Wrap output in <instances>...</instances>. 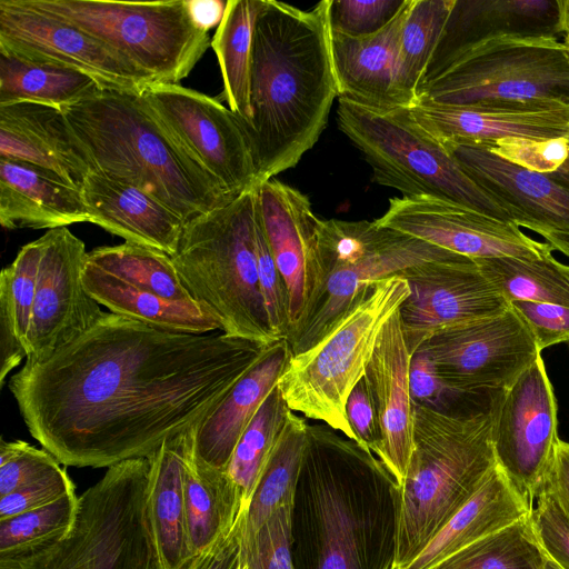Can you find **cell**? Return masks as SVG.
<instances>
[{"label":"cell","mask_w":569,"mask_h":569,"mask_svg":"<svg viewBox=\"0 0 569 569\" xmlns=\"http://www.w3.org/2000/svg\"><path fill=\"white\" fill-rule=\"evenodd\" d=\"M148 458L107 469L79 497L69 533L47 546L0 559V569H157L146 515Z\"/></svg>","instance_id":"8"},{"label":"cell","mask_w":569,"mask_h":569,"mask_svg":"<svg viewBox=\"0 0 569 569\" xmlns=\"http://www.w3.org/2000/svg\"><path fill=\"white\" fill-rule=\"evenodd\" d=\"M291 412L276 387L240 437L226 471L241 489L246 507Z\"/></svg>","instance_id":"42"},{"label":"cell","mask_w":569,"mask_h":569,"mask_svg":"<svg viewBox=\"0 0 569 569\" xmlns=\"http://www.w3.org/2000/svg\"><path fill=\"white\" fill-rule=\"evenodd\" d=\"M545 569H560L553 561L547 560Z\"/></svg>","instance_id":"59"},{"label":"cell","mask_w":569,"mask_h":569,"mask_svg":"<svg viewBox=\"0 0 569 569\" xmlns=\"http://www.w3.org/2000/svg\"><path fill=\"white\" fill-rule=\"evenodd\" d=\"M269 345L112 312L9 381L30 435L64 466L147 458L214 409Z\"/></svg>","instance_id":"1"},{"label":"cell","mask_w":569,"mask_h":569,"mask_svg":"<svg viewBox=\"0 0 569 569\" xmlns=\"http://www.w3.org/2000/svg\"><path fill=\"white\" fill-rule=\"evenodd\" d=\"M547 560L529 513L429 569H545Z\"/></svg>","instance_id":"39"},{"label":"cell","mask_w":569,"mask_h":569,"mask_svg":"<svg viewBox=\"0 0 569 569\" xmlns=\"http://www.w3.org/2000/svg\"><path fill=\"white\" fill-rule=\"evenodd\" d=\"M42 253L40 238L24 244L0 273V383L27 358L37 276Z\"/></svg>","instance_id":"35"},{"label":"cell","mask_w":569,"mask_h":569,"mask_svg":"<svg viewBox=\"0 0 569 569\" xmlns=\"http://www.w3.org/2000/svg\"><path fill=\"white\" fill-rule=\"evenodd\" d=\"M254 248L259 286L271 330L276 339L287 340L291 329L289 295L263 231L258 198L254 222Z\"/></svg>","instance_id":"44"},{"label":"cell","mask_w":569,"mask_h":569,"mask_svg":"<svg viewBox=\"0 0 569 569\" xmlns=\"http://www.w3.org/2000/svg\"><path fill=\"white\" fill-rule=\"evenodd\" d=\"M418 350L431 359L456 395L506 390L541 355L510 306L497 316L441 331Z\"/></svg>","instance_id":"14"},{"label":"cell","mask_w":569,"mask_h":569,"mask_svg":"<svg viewBox=\"0 0 569 569\" xmlns=\"http://www.w3.org/2000/svg\"><path fill=\"white\" fill-rule=\"evenodd\" d=\"M256 190L263 231L289 295L290 336L311 297L320 218L306 194L274 178Z\"/></svg>","instance_id":"22"},{"label":"cell","mask_w":569,"mask_h":569,"mask_svg":"<svg viewBox=\"0 0 569 569\" xmlns=\"http://www.w3.org/2000/svg\"><path fill=\"white\" fill-rule=\"evenodd\" d=\"M409 383L413 402L428 408L442 410L448 395H453L440 379L431 359L421 350L411 357Z\"/></svg>","instance_id":"53"},{"label":"cell","mask_w":569,"mask_h":569,"mask_svg":"<svg viewBox=\"0 0 569 569\" xmlns=\"http://www.w3.org/2000/svg\"><path fill=\"white\" fill-rule=\"evenodd\" d=\"M337 113L339 128L371 166L375 182L406 198L452 202L511 221L409 108L376 111L339 98Z\"/></svg>","instance_id":"10"},{"label":"cell","mask_w":569,"mask_h":569,"mask_svg":"<svg viewBox=\"0 0 569 569\" xmlns=\"http://www.w3.org/2000/svg\"><path fill=\"white\" fill-rule=\"evenodd\" d=\"M568 142H569V134H568ZM552 174L559 179L560 181L565 182L569 186V154L566 159V161L562 163V166Z\"/></svg>","instance_id":"57"},{"label":"cell","mask_w":569,"mask_h":569,"mask_svg":"<svg viewBox=\"0 0 569 569\" xmlns=\"http://www.w3.org/2000/svg\"><path fill=\"white\" fill-rule=\"evenodd\" d=\"M79 497L71 492L44 507L0 519V559L41 548L71 530Z\"/></svg>","instance_id":"43"},{"label":"cell","mask_w":569,"mask_h":569,"mask_svg":"<svg viewBox=\"0 0 569 569\" xmlns=\"http://www.w3.org/2000/svg\"><path fill=\"white\" fill-rule=\"evenodd\" d=\"M40 240L42 253L27 335L26 362L31 363L77 339L104 313L82 283L88 254L83 241L67 227L50 229Z\"/></svg>","instance_id":"17"},{"label":"cell","mask_w":569,"mask_h":569,"mask_svg":"<svg viewBox=\"0 0 569 569\" xmlns=\"http://www.w3.org/2000/svg\"><path fill=\"white\" fill-rule=\"evenodd\" d=\"M491 401L473 413L413 408V449L401 483L396 569H405L487 481L497 461Z\"/></svg>","instance_id":"5"},{"label":"cell","mask_w":569,"mask_h":569,"mask_svg":"<svg viewBox=\"0 0 569 569\" xmlns=\"http://www.w3.org/2000/svg\"><path fill=\"white\" fill-rule=\"evenodd\" d=\"M76 492V486L64 468L29 486L0 497V519L50 505Z\"/></svg>","instance_id":"51"},{"label":"cell","mask_w":569,"mask_h":569,"mask_svg":"<svg viewBox=\"0 0 569 569\" xmlns=\"http://www.w3.org/2000/svg\"><path fill=\"white\" fill-rule=\"evenodd\" d=\"M266 0H227L222 21L211 40L229 109L241 123L251 119L250 69L253 30Z\"/></svg>","instance_id":"36"},{"label":"cell","mask_w":569,"mask_h":569,"mask_svg":"<svg viewBox=\"0 0 569 569\" xmlns=\"http://www.w3.org/2000/svg\"><path fill=\"white\" fill-rule=\"evenodd\" d=\"M62 112L91 171L146 190L186 223L236 198L167 131L141 93L99 87Z\"/></svg>","instance_id":"4"},{"label":"cell","mask_w":569,"mask_h":569,"mask_svg":"<svg viewBox=\"0 0 569 569\" xmlns=\"http://www.w3.org/2000/svg\"><path fill=\"white\" fill-rule=\"evenodd\" d=\"M290 523L291 505L277 509L251 540L241 543V569H295Z\"/></svg>","instance_id":"45"},{"label":"cell","mask_w":569,"mask_h":569,"mask_svg":"<svg viewBox=\"0 0 569 569\" xmlns=\"http://www.w3.org/2000/svg\"><path fill=\"white\" fill-rule=\"evenodd\" d=\"M98 88L87 74L0 52V106L33 102L62 110Z\"/></svg>","instance_id":"37"},{"label":"cell","mask_w":569,"mask_h":569,"mask_svg":"<svg viewBox=\"0 0 569 569\" xmlns=\"http://www.w3.org/2000/svg\"><path fill=\"white\" fill-rule=\"evenodd\" d=\"M61 468L44 448L38 449L22 440L0 443V497L37 482Z\"/></svg>","instance_id":"47"},{"label":"cell","mask_w":569,"mask_h":569,"mask_svg":"<svg viewBox=\"0 0 569 569\" xmlns=\"http://www.w3.org/2000/svg\"><path fill=\"white\" fill-rule=\"evenodd\" d=\"M410 2L375 34L351 38L330 31L338 98L376 111L411 106L398 82L399 38Z\"/></svg>","instance_id":"26"},{"label":"cell","mask_w":569,"mask_h":569,"mask_svg":"<svg viewBox=\"0 0 569 569\" xmlns=\"http://www.w3.org/2000/svg\"><path fill=\"white\" fill-rule=\"evenodd\" d=\"M563 40L569 44V33H566V36L563 37Z\"/></svg>","instance_id":"60"},{"label":"cell","mask_w":569,"mask_h":569,"mask_svg":"<svg viewBox=\"0 0 569 569\" xmlns=\"http://www.w3.org/2000/svg\"><path fill=\"white\" fill-rule=\"evenodd\" d=\"M441 143L515 224L538 233L553 251L569 257L568 184L552 173L518 167L481 143Z\"/></svg>","instance_id":"20"},{"label":"cell","mask_w":569,"mask_h":569,"mask_svg":"<svg viewBox=\"0 0 569 569\" xmlns=\"http://www.w3.org/2000/svg\"><path fill=\"white\" fill-rule=\"evenodd\" d=\"M481 144L502 159L539 173L557 171L569 154L568 137L546 140L511 137Z\"/></svg>","instance_id":"49"},{"label":"cell","mask_w":569,"mask_h":569,"mask_svg":"<svg viewBox=\"0 0 569 569\" xmlns=\"http://www.w3.org/2000/svg\"><path fill=\"white\" fill-rule=\"evenodd\" d=\"M500 34L563 38L562 0H453L421 88L432 81L456 53Z\"/></svg>","instance_id":"24"},{"label":"cell","mask_w":569,"mask_h":569,"mask_svg":"<svg viewBox=\"0 0 569 569\" xmlns=\"http://www.w3.org/2000/svg\"><path fill=\"white\" fill-rule=\"evenodd\" d=\"M256 212L251 189L193 218L171 258L190 297L221 322L224 335L270 345L278 339L259 286Z\"/></svg>","instance_id":"6"},{"label":"cell","mask_w":569,"mask_h":569,"mask_svg":"<svg viewBox=\"0 0 569 569\" xmlns=\"http://www.w3.org/2000/svg\"><path fill=\"white\" fill-rule=\"evenodd\" d=\"M542 487L552 492L569 518V442L559 440L551 468Z\"/></svg>","instance_id":"55"},{"label":"cell","mask_w":569,"mask_h":569,"mask_svg":"<svg viewBox=\"0 0 569 569\" xmlns=\"http://www.w3.org/2000/svg\"><path fill=\"white\" fill-rule=\"evenodd\" d=\"M186 453L187 431L167 439L147 457L146 515L157 569H179L193 556L186 519Z\"/></svg>","instance_id":"30"},{"label":"cell","mask_w":569,"mask_h":569,"mask_svg":"<svg viewBox=\"0 0 569 569\" xmlns=\"http://www.w3.org/2000/svg\"><path fill=\"white\" fill-rule=\"evenodd\" d=\"M141 97L158 121L232 196L257 188L250 146L238 117L217 98L173 83Z\"/></svg>","instance_id":"13"},{"label":"cell","mask_w":569,"mask_h":569,"mask_svg":"<svg viewBox=\"0 0 569 569\" xmlns=\"http://www.w3.org/2000/svg\"><path fill=\"white\" fill-rule=\"evenodd\" d=\"M453 0H411L402 23L398 52V82L412 104L438 44Z\"/></svg>","instance_id":"41"},{"label":"cell","mask_w":569,"mask_h":569,"mask_svg":"<svg viewBox=\"0 0 569 569\" xmlns=\"http://www.w3.org/2000/svg\"><path fill=\"white\" fill-rule=\"evenodd\" d=\"M509 306L528 326L540 352L569 343V308L532 301H512Z\"/></svg>","instance_id":"50"},{"label":"cell","mask_w":569,"mask_h":569,"mask_svg":"<svg viewBox=\"0 0 569 569\" xmlns=\"http://www.w3.org/2000/svg\"><path fill=\"white\" fill-rule=\"evenodd\" d=\"M193 21L202 30L209 32L222 21L227 1L221 0H188Z\"/></svg>","instance_id":"56"},{"label":"cell","mask_w":569,"mask_h":569,"mask_svg":"<svg viewBox=\"0 0 569 569\" xmlns=\"http://www.w3.org/2000/svg\"><path fill=\"white\" fill-rule=\"evenodd\" d=\"M242 513L230 532L193 555L179 569H241Z\"/></svg>","instance_id":"54"},{"label":"cell","mask_w":569,"mask_h":569,"mask_svg":"<svg viewBox=\"0 0 569 569\" xmlns=\"http://www.w3.org/2000/svg\"><path fill=\"white\" fill-rule=\"evenodd\" d=\"M291 356L286 339L270 343L221 402L188 430L190 449L199 466L227 469L240 437L277 387Z\"/></svg>","instance_id":"25"},{"label":"cell","mask_w":569,"mask_h":569,"mask_svg":"<svg viewBox=\"0 0 569 569\" xmlns=\"http://www.w3.org/2000/svg\"><path fill=\"white\" fill-rule=\"evenodd\" d=\"M533 503L498 467L405 569H429L480 538L523 517Z\"/></svg>","instance_id":"31"},{"label":"cell","mask_w":569,"mask_h":569,"mask_svg":"<svg viewBox=\"0 0 569 569\" xmlns=\"http://www.w3.org/2000/svg\"><path fill=\"white\" fill-rule=\"evenodd\" d=\"M401 486L371 451L308 423L291 505L295 569H396Z\"/></svg>","instance_id":"2"},{"label":"cell","mask_w":569,"mask_h":569,"mask_svg":"<svg viewBox=\"0 0 569 569\" xmlns=\"http://www.w3.org/2000/svg\"><path fill=\"white\" fill-rule=\"evenodd\" d=\"M490 401L497 465L533 503L560 440L557 401L542 355L509 388L492 392Z\"/></svg>","instance_id":"15"},{"label":"cell","mask_w":569,"mask_h":569,"mask_svg":"<svg viewBox=\"0 0 569 569\" xmlns=\"http://www.w3.org/2000/svg\"><path fill=\"white\" fill-rule=\"evenodd\" d=\"M329 0L311 10L266 0L257 17L250 69L251 119L241 127L257 187L296 167L325 130L339 97Z\"/></svg>","instance_id":"3"},{"label":"cell","mask_w":569,"mask_h":569,"mask_svg":"<svg viewBox=\"0 0 569 569\" xmlns=\"http://www.w3.org/2000/svg\"><path fill=\"white\" fill-rule=\"evenodd\" d=\"M86 261L161 297L193 300L182 283L171 256L160 250L124 241L121 244L92 249Z\"/></svg>","instance_id":"40"},{"label":"cell","mask_w":569,"mask_h":569,"mask_svg":"<svg viewBox=\"0 0 569 569\" xmlns=\"http://www.w3.org/2000/svg\"><path fill=\"white\" fill-rule=\"evenodd\" d=\"M408 0H329L328 20L332 33L361 38L387 27Z\"/></svg>","instance_id":"46"},{"label":"cell","mask_w":569,"mask_h":569,"mask_svg":"<svg viewBox=\"0 0 569 569\" xmlns=\"http://www.w3.org/2000/svg\"><path fill=\"white\" fill-rule=\"evenodd\" d=\"M409 352L399 310L383 326L365 379L373 402L381 447L378 458L403 482L413 449V408Z\"/></svg>","instance_id":"23"},{"label":"cell","mask_w":569,"mask_h":569,"mask_svg":"<svg viewBox=\"0 0 569 569\" xmlns=\"http://www.w3.org/2000/svg\"><path fill=\"white\" fill-rule=\"evenodd\" d=\"M119 51L157 82L179 84L210 39L193 21L188 0H21Z\"/></svg>","instance_id":"11"},{"label":"cell","mask_w":569,"mask_h":569,"mask_svg":"<svg viewBox=\"0 0 569 569\" xmlns=\"http://www.w3.org/2000/svg\"><path fill=\"white\" fill-rule=\"evenodd\" d=\"M375 221L472 260L541 259L553 251L511 221L441 200L392 198L383 216Z\"/></svg>","instance_id":"19"},{"label":"cell","mask_w":569,"mask_h":569,"mask_svg":"<svg viewBox=\"0 0 569 569\" xmlns=\"http://www.w3.org/2000/svg\"><path fill=\"white\" fill-rule=\"evenodd\" d=\"M81 191L90 222L119 236L126 242L173 256L186 222L162 201L146 190L90 171Z\"/></svg>","instance_id":"27"},{"label":"cell","mask_w":569,"mask_h":569,"mask_svg":"<svg viewBox=\"0 0 569 569\" xmlns=\"http://www.w3.org/2000/svg\"><path fill=\"white\" fill-rule=\"evenodd\" d=\"M418 98L453 106L487 100L569 101V44L555 36L483 39L456 53Z\"/></svg>","instance_id":"12"},{"label":"cell","mask_w":569,"mask_h":569,"mask_svg":"<svg viewBox=\"0 0 569 569\" xmlns=\"http://www.w3.org/2000/svg\"><path fill=\"white\" fill-rule=\"evenodd\" d=\"M0 158L47 169L78 188L91 171L62 110L33 102L0 106Z\"/></svg>","instance_id":"28"},{"label":"cell","mask_w":569,"mask_h":569,"mask_svg":"<svg viewBox=\"0 0 569 569\" xmlns=\"http://www.w3.org/2000/svg\"><path fill=\"white\" fill-rule=\"evenodd\" d=\"M307 420L291 411L242 513L241 543L280 507L292 505L307 439Z\"/></svg>","instance_id":"34"},{"label":"cell","mask_w":569,"mask_h":569,"mask_svg":"<svg viewBox=\"0 0 569 569\" xmlns=\"http://www.w3.org/2000/svg\"><path fill=\"white\" fill-rule=\"evenodd\" d=\"M566 33H569V0H562Z\"/></svg>","instance_id":"58"},{"label":"cell","mask_w":569,"mask_h":569,"mask_svg":"<svg viewBox=\"0 0 569 569\" xmlns=\"http://www.w3.org/2000/svg\"><path fill=\"white\" fill-rule=\"evenodd\" d=\"M535 501L530 521L540 547L560 569H569V518L546 487Z\"/></svg>","instance_id":"48"},{"label":"cell","mask_w":569,"mask_h":569,"mask_svg":"<svg viewBox=\"0 0 569 569\" xmlns=\"http://www.w3.org/2000/svg\"><path fill=\"white\" fill-rule=\"evenodd\" d=\"M184 503L189 545L193 555L232 530L246 509L243 493L226 470L199 466L187 431Z\"/></svg>","instance_id":"33"},{"label":"cell","mask_w":569,"mask_h":569,"mask_svg":"<svg viewBox=\"0 0 569 569\" xmlns=\"http://www.w3.org/2000/svg\"><path fill=\"white\" fill-rule=\"evenodd\" d=\"M87 292L110 312L176 332L210 333L221 322L193 300H173L132 286L87 261L82 270Z\"/></svg>","instance_id":"32"},{"label":"cell","mask_w":569,"mask_h":569,"mask_svg":"<svg viewBox=\"0 0 569 569\" xmlns=\"http://www.w3.org/2000/svg\"><path fill=\"white\" fill-rule=\"evenodd\" d=\"M399 274L410 288L399 313L411 355L441 331L497 316L509 308L470 258L431 261Z\"/></svg>","instance_id":"18"},{"label":"cell","mask_w":569,"mask_h":569,"mask_svg":"<svg viewBox=\"0 0 569 569\" xmlns=\"http://www.w3.org/2000/svg\"><path fill=\"white\" fill-rule=\"evenodd\" d=\"M409 295L400 274L373 282L321 340L292 355L277 383L290 410L357 442L347 399L365 377L383 326Z\"/></svg>","instance_id":"9"},{"label":"cell","mask_w":569,"mask_h":569,"mask_svg":"<svg viewBox=\"0 0 569 569\" xmlns=\"http://www.w3.org/2000/svg\"><path fill=\"white\" fill-rule=\"evenodd\" d=\"M346 415L357 442L378 457L381 447V436L365 377L350 392L346 402Z\"/></svg>","instance_id":"52"},{"label":"cell","mask_w":569,"mask_h":569,"mask_svg":"<svg viewBox=\"0 0 569 569\" xmlns=\"http://www.w3.org/2000/svg\"><path fill=\"white\" fill-rule=\"evenodd\" d=\"M0 52L87 74L103 89L141 93L157 83L107 43L21 0H0Z\"/></svg>","instance_id":"16"},{"label":"cell","mask_w":569,"mask_h":569,"mask_svg":"<svg viewBox=\"0 0 569 569\" xmlns=\"http://www.w3.org/2000/svg\"><path fill=\"white\" fill-rule=\"evenodd\" d=\"M90 222L81 188L38 166L0 158V223L13 229H54Z\"/></svg>","instance_id":"29"},{"label":"cell","mask_w":569,"mask_h":569,"mask_svg":"<svg viewBox=\"0 0 569 569\" xmlns=\"http://www.w3.org/2000/svg\"><path fill=\"white\" fill-rule=\"evenodd\" d=\"M462 257L376 221L320 219L312 292L287 339L292 355L321 340L378 280L422 263Z\"/></svg>","instance_id":"7"},{"label":"cell","mask_w":569,"mask_h":569,"mask_svg":"<svg viewBox=\"0 0 569 569\" xmlns=\"http://www.w3.org/2000/svg\"><path fill=\"white\" fill-rule=\"evenodd\" d=\"M475 261L508 303L532 301L569 308V264L552 254L541 259L496 257Z\"/></svg>","instance_id":"38"},{"label":"cell","mask_w":569,"mask_h":569,"mask_svg":"<svg viewBox=\"0 0 569 569\" xmlns=\"http://www.w3.org/2000/svg\"><path fill=\"white\" fill-rule=\"evenodd\" d=\"M416 122L440 142L486 143L503 138H567L569 101L487 100L467 106L418 98L410 107Z\"/></svg>","instance_id":"21"}]
</instances>
